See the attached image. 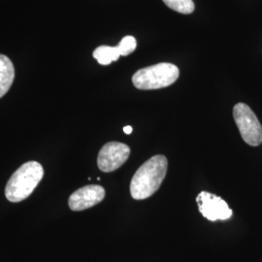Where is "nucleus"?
Wrapping results in <instances>:
<instances>
[{
	"mask_svg": "<svg viewBox=\"0 0 262 262\" xmlns=\"http://www.w3.org/2000/svg\"><path fill=\"white\" fill-rule=\"evenodd\" d=\"M168 161L164 156H155L142 164L130 183L131 196L143 200L151 196L159 189L166 176Z\"/></svg>",
	"mask_w": 262,
	"mask_h": 262,
	"instance_id": "obj_1",
	"label": "nucleus"
},
{
	"mask_svg": "<svg viewBox=\"0 0 262 262\" xmlns=\"http://www.w3.org/2000/svg\"><path fill=\"white\" fill-rule=\"evenodd\" d=\"M44 176V169L37 161H28L17 169L5 187V196L10 202L18 203L27 199Z\"/></svg>",
	"mask_w": 262,
	"mask_h": 262,
	"instance_id": "obj_2",
	"label": "nucleus"
},
{
	"mask_svg": "<svg viewBox=\"0 0 262 262\" xmlns=\"http://www.w3.org/2000/svg\"><path fill=\"white\" fill-rule=\"evenodd\" d=\"M179 75L177 66L162 62L138 70L132 77V83L138 90H159L174 84Z\"/></svg>",
	"mask_w": 262,
	"mask_h": 262,
	"instance_id": "obj_3",
	"label": "nucleus"
},
{
	"mask_svg": "<svg viewBox=\"0 0 262 262\" xmlns=\"http://www.w3.org/2000/svg\"><path fill=\"white\" fill-rule=\"evenodd\" d=\"M233 117L243 140L250 146H259L262 143V126L253 110L247 104H236Z\"/></svg>",
	"mask_w": 262,
	"mask_h": 262,
	"instance_id": "obj_4",
	"label": "nucleus"
},
{
	"mask_svg": "<svg viewBox=\"0 0 262 262\" xmlns=\"http://www.w3.org/2000/svg\"><path fill=\"white\" fill-rule=\"evenodd\" d=\"M130 149L127 145L120 142H109L105 144L97 157L98 168L102 172H113L120 168L128 159Z\"/></svg>",
	"mask_w": 262,
	"mask_h": 262,
	"instance_id": "obj_5",
	"label": "nucleus"
},
{
	"mask_svg": "<svg viewBox=\"0 0 262 262\" xmlns=\"http://www.w3.org/2000/svg\"><path fill=\"white\" fill-rule=\"evenodd\" d=\"M200 213L211 222L225 221L232 215V210L225 200L213 193L202 191L196 197Z\"/></svg>",
	"mask_w": 262,
	"mask_h": 262,
	"instance_id": "obj_6",
	"label": "nucleus"
},
{
	"mask_svg": "<svg viewBox=\"0 0 262 262\" xmlns=\"http://www.w3.org/2000/svg\"><path fill=\"white\" fill-rule=\"evenodd\" d=\"M104 197V187L98 185H89L74 191L68 199V205L74 212L84 211L100 203Z\"/></svg>",
	"mask_w": 262,
	"mask_h": 262,
	"instance_id": "obj_7",
	"label": "nucleus"
},
{
	"mask_svg": "<svg viewBox=\"0 0 262 262\" xmlns=\"http://www.w3.org/2000/svg\"><path fill=\"white\" fill-rule=\"evenodd\" d=\"M15 79V67L9 57L0 55V98L8 93Z\"/></svg>",
	"mask_w": 262,
	"mask_h": 262,
	"instance_id": "obj_8",
	"label": "nucleus"
},
{
	"mask_svg": "<svg viewBox=\"0 0 262 262\" xmlns=\"http://www.w3.org/2000/svg\"><path fill=\"white\" fill-rule=\"evenodd\" d=\"M94 58L98 61L101 66H108L112 61H116L120 58V53L117 47H110V46H100L96 48L93 54Z\"/></svg>",
	"mask_w": 262,
	"mask_h": 262,
	"instance_id": "obj_9",
	"label": "nucleus"
},
{
	"mask_svg": "<svg viewBox=\"0 0 262 262\" xmlns=\"http://www.w3.org/2000/svg\"><path fill=\"white\" fill-rule=\"evenodd\" d=\"M170 9L181 14H191L194 11V3L192 0H162Z\"/></svg>",
	"mask_w": 262,
	"mask_h": 262,
	"instance_id": "obj_10",
	"label": "nucleus"
},
{
	"mask_svg": "<svg viewBox=\"0 0 262 262\" xmlns=\"http://www.w3.org/2000/svg\"><path fill=\"white\" fill-rule=\"evenodd\" d=\"M137 43L136 39L133 36H125L122 39V41L119 43L118 46V51L121 56H126L130 55L136 49Z\"/></svg>",
	"mask_w": 262,
	"mask_h": 262,
	"instance_id": "obj_11",
	"label": "nucleus"
},
{
	"mask_svg": "<svg viewBox=\"0 0 262 262\" xmlns=\"http://www.w3.org/2000/svg\"><path fill=\"white\" fill-rule=\"evenodd\" d=\"M132 130H133V128L131 127L130 125H127V126L123 127V131H124L125 134H130Z\"/></svg>",
	"mask_w": 262,
	"mask_h": 262,
	"instance_id": "obj_12",
	"label": "nucleus"
}]
</instances>
